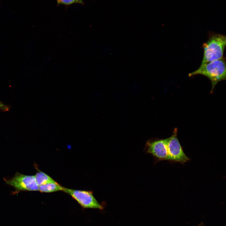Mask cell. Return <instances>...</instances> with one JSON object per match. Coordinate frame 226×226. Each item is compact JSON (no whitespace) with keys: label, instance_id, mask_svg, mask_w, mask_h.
Instances as JSON below:
<instances>
[{"label":"cell","instance_id":"8","mask_svg":"<svg viewBox=\"0 0 226 226\" xmlns=\"http://www.w3.org/2000/svg\"><path fill=\"white\" fill-rule=\"evenodd\" d=\"M36 168L37 171L34 175L36 181L39 186L55 180L50 176Z\"/></svg>","mask_w":226,"mask_h":226},{"label":"cell","instance_id":"4","mask_svg":"<svg viewBox=\"0 0 226 226\" xmlns=\"http://www.w3.org/2000/svg\"><path fill=\"white\" fill-rule=\"evenodd\" d=\"M167 160L171 163H179L184 164L190 160L184 151L177 137L176 129L170 137L168 138Z\"/></svg>","mask_w":226,"mask_h":226},{"label":"cell","instance_id":"10","mask_svg":"<svg viewBox=\"0 0 226 226\" xmlns=\"http://www.w3.org/2000/svg\"><path fill=\"white\" fill-rule=\"evenodd\" d=\"M10 109V106L0 101V110L3 111H8Z\"/></svg>","mask_w":226,"mask_h":226},{"label":"cell","instance_id":"1","mask_svg":"<svg viewBox=\"0 0 226 226\" xmlns=\"http://www.w3.org/2000/svg\"><path fill=\"white\" fill-rule=\"evenodd\" d=\"M200 74L207 77L212 84L211 91L220 82L226 80V61L222 58L201 65L196 70L189 74V77Z\"/></svg>","mask_w":226,"mask_h":226},{"label":"cell","instance_id":"7","mask_svg":"<svg viewBox=\"0 0 226 226\" xmlns=\"http://www.w3.org/2000/svg\"><path fill=\"white\" fill-rule=\"evenodd\" d=\"M64 187L55 181L39 186V191L41 192H51L63 191Z\"/></svg>","mask_w":226,"mask_h":226},{"label":"cell","instance_id":"3","mask_svg":"<svg viewBox=\"0 0 226 226\" xmlns=\"http://www.w3.org/2000/svg\"><path fill=\"white\" fill-rule=\"evenodd\" d=\"M69 195L84 208L103 210V206L98 202L91 191L68 189L64 187L62 191Z\"/></svg>","mask_w":226,"mask_h":226},{"label":"cell","instance_id":"6","mask_svg":"<svg viewBox=\"0 0 226 226\" xmlns=\"http://www.w3.org/2000/svg\"><path fill=\"white\" fill-rule=\"evenodd\" d=\"M167 141L168 138L148 141L146 144L144 150L146 153L151 154L158 162L167 161Z\"/></svg>","mask_w":226,"mask_h":226},{"label":"cell","instance_id":"9","mask_svg":"<svg viewBox=\"0 0 226 226\" xmlns=\"http://www.w3.org/2000/svg\"><path fill=\"white\" fill-rule=\"evenodd\" d=\"M56 1L58 5H63L69 6L75 3L83 4L82 0H56Z\"/></svg>","mask_w":226,"mask_h":226},{"label":"cell","instance_id":"5","mask_svg":"<svg viewBox=\"0 0 226 226\" xmlns=\"http://www.w3.org/2000/svg\"><path fill=\"white\" fill-rule=\"evenodd\" d=\"M7 184L13 187L18 191H38L39 186L34 175H29L17 172L11 179L5 180Z\"/></svg>","mask_w":226,"mask_h":226},{"label":"cell","instance_id":"2","mask_svg":"<svg viewBox=\"0 0 226 226\" xmlns=\"http://www.w3.org/2000/svg\"><path fill=\"white\" fill-rule=\"evenodd\" d=\"M226 44L225 35L219 34L210 35L208 40L202 45L203 54L201 65L223 57Z\"/></svg>","mask_w":226,"mask_h":226},{"label":"cell","instance_id":"11","mask_svg":"<svg viewBox=\"0 0 226 226\" xmlns=\"http://www.w3.org/2000/svg\"><path fill=\"white\" fill-rule=\"evenodd\" d=\"M199 226H202V224H201Z\"/></svg>","mask_w":226,"mask_h":226}]
</instances>
